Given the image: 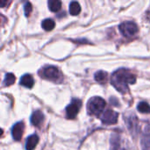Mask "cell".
I'll return each mask as SVG.
<instances>
[{
	"mask_svg": "<svg viewBox=\"0 0 150 150\" xmlns=\"http://www.w3.org/2000/svg\"><path fill=\"white\" fill-rule=\"evenodd\" d=\"M118 118H119V114L116 112L111 109H108L105 112L102 113L101 121L105 125H114L117 123Z\"/></svg>",
	"mask_w": 150,
	"mask_h": 150,
	"instance_id": "8",
	"label": "cell"
},
{
	"mask_svg": "<svg viewBox=\"0 0 150 150\" xmlns=\"http://www.w3.org/2000/svg\"><path fill=\"white\" fill-rule=\"evenodd\" d=\"M11 4V1H4V0H0V8H4L8 6Z\"/></svg>",
	"mask_w": 150,
	"mask_h": 150,
	"instance_id": "21",
	"label": "cell"
},
{
	"mask_svg": "<svg viewBox=\"0 0 150 150\" xmlns=\"http://www.w3.org/2000/svg\"><path fill=\"white\" fill-rule=\"evenodd\" d=\"M106 103L100 97H94L91 98L87 104V111L90 115L99 116L103 113L104 109L105 108Z\"/></svg>",
	"mask_w": 150,
	"mask_h": 150,
	"instance_id": "3",
	"label": "cell"
},
{
	"mask_svg": "<svg viewBox=\"0 0 150 150\" xmlns=\"http://www.w3.org/2000/svg\"><path fill=\"white\" fill-rule=\"evenodd\" d=\"M136 82V76L126 69L115 71L111 77V83L120 93H127L129 90L128 84H134Z\"/></svg>",
	"mask_w": 150,
	"mask_h": 150,
	"instance_id": "1",
	"label": "cell"
},
{
	"mask_svg": "<svg viewBox=\"0 0 150 150\" xmlns=\"http://www.w3.org/2000/svg\"><path fill=\"white\" fill-rule=\"evenodd\" d=\"M39 142V136L37 134H32L26 139L25 142V149L33 150Z\"/></svg>",
	"mask_w": 150,
	"mask_h": 150,
	"instance_id": "12",
	"label": "cell"
},
{
	"mask_svg": "<svg viewBox=\"0 0 150 150\" xmlns=\"http://www.w3.org/2000/svg\"><path fill=\"white\" fill-rule=\"evenodd\" d=\"M24 129H25V125L22 121L16 123L12 128H11V135L13 137V139L15 141H20L24 133Z\"/></svg>",
	"mask_w": 150,
	"mask_h": 150,
	"instance_id": "9",
	"label": "cell"
},
{
	"mask_svg": "<svg viewBox=\"0 0 150 150\" xmlns=\"http://www.w3.org/2000/svg\"><path fill=\"white\" fill-rule=\"evenodd\" d=\"M16 81V77L13 74L11 73H8L6 74L5 77H4V83L5 86H10L11 84H13Z\"/></svg>",
	"mask_w": 150,
	"mask_h": 150,
	"instance_id": "19",
	"label": "cell"
},
{
	"mask_svg": "<svg viewBox=\"0 0 150 150\" xmlns=\"http://www.w3.org/2000/svg\"><path fill=\"white\" fill-rule=\"evenodd\" d=\"M44 120V114L42 113V112L40 111H35L30 119L31 124L34 127H40Z\"/></svg>",
	"mask_w": 150,
	"mask_h": 150,
	"instance_id": "11",
	"label": "cell"
},
{
	"mask_svg": "<svg viewBox=\"0 0 150 150\" xmlns=\"http://www.w3.org/2000/svg\"><path fill=\"white\" fill-rule=\"evenodd\" d=\"M3 134H4V131H3V129H1V128H0V137L3 135Z\"/></svg>",
	"mask_w": 150,
	"mask_h": 150,
	"instance_id": "22",
	"label": "cell"
},
{
	"mask_svg": "<svg viewBox=\"0 0 150 150\" xmlns=\"http://www.w3.org/2000/svg\"><path fill=\"white\" fill-rule=\"evenodd\" d=\"M125 123L127 125V127L132 136L134 138L137 137L138 132H139V124H138V119L137 117L131 113L127 116H125Z\"/></svg>",
	"mask_w": 150,
	"mask_h": 150,
	"instance_id": "5",
	"label": "cell"
},
{
	"mask_svg": "<svg viewBox=\"0 0 150 150\" xmlns=\"http://www.w3.org/2000/svg\"><path fill=\"white\" fill-rule=\"evenodd\" d=\"M94 78L99 83H105L108 79V73L104 70H99L95 73Z\"/></svg>",
	"mask_w": 150,
	"mask_h": 150,
	"instance_id": "14",
	"label": "cell"
},
{
	"mask_svg": "<svg viewBox=\"0 0 150 150\" xmlns=\"http://www.w3.org/2000/svg\"><path fill=\"white\" fill-rule=\"evenodd\" d=\"M120 32L126 38H131L134 36L138 32V25L133 21H125L119 26Z\"/></svg>",
	"mask_w": 150,
	"mask_h": 150,
	"instance_id": "4",
	"label": "cell"
},
{
	"mask_svg": "<svg viewBox=\"0 0 150 150\" xmlns=\"http://www.w3.org/2000/svg\"><path fill=\"white\" fill-rule=\"evenodd\" d=\"M81 11V6L80 4L74 1V2H71L70 4H69V13L72 15V16H76L80 13Z\"/></svg>",
	"mask_w": 150,
	"mask_h": 150,
	"instance_id": "16",
	"label": "cell"
},
{
	"mask_svg": "<svg viewBox=\"0 0 150 150\" xmlns=\"http://www.w3.org/2000/svg\"><path fill=\"white\" fill-rule=\"evenodd\" d=\"M137 109L142 113H150V105L147 102H141L139 103Z\"/></svg>",
	"mask_w": 150,
	"mask_h": 150,
	"instance_id": "18",
	"label": "cell"
},
{
	"mask_svg": "<svg viewBox=\"0 0 150 150\" xmlns=\"http://www.w3.org/2000/svg\"><path fill=\"white\" fill-rule=\"evenodd\" d=\"M1 18H4L3 16H1V15H0V25H1Z\"/></svg>",
	"mask_w": 150,
	"mask_h": 150,
	"instance_id": "23",
	"label": "cell"
},
{
	"mask_svg": "<svg viewBox=\"0 0 150 150\" xmlns=\"http://www.w3.org/2000/svg\"><path fill=\"white\" fill-rule=\"evenodd\" d=\"M48 8L53 12H57L62 8V2L59 0H49L48 1Z\"/></svg>",
	"mask_w": 150,
	"mask_h": 150,
	"instance_id": "15",
	"label": "cell"
},
{
	"mask_svg": "<svg viewBox=\"0 0 150 150\" xmlns=\"http://www.w3.org/2000/svg\"><path fill=\"white\" fill-rule=\"evenodd\" d=\"M40 76L47 80L54 83H61L62 81V74L58 68L54 66H46L40 71Z\"/></svg>",
	"mask_w": 150,
	"mask_h": 150,
	"instance_id": "2",
	"label": "cell"
},
{
	"mask_svg": "<svg viewBox=\"0 0 150 150\" xmlns=\"http://www.w3.org/2000/svg\"><path fill=\"white\" fill-rule=\"evenodd\" d=\"M19 83L22 86H24V87H26L28 89H31V88H33V86L34 84V80H33V76L30 74H25V75H24L20 78Z\"/></svg>",
	"mask_w": 150,
	"mask_h": 150,
	"instance_id": "13",
	"label": "cell"
},
{
	"mask_svg": "<svg viewBox=\"0 0 150 150\" xmlns=\"http://www.w3.org/2000/svg\"><path fill=\"white\" fill-rule=\"evenodd\" d=\"M41 25H42V28L45 31H52L55 26V23L51 18H46V19H44L42 21Z\"/></svg>",
	"mask_w": 150,
	"mask_h": 150,
	"instance_id": "17",
	"label": "cell"
},
{
	"mask_svg": "<svg viewBox=\"0 0 150 150\" xmlns=\"http://www.w3.org/2000/svg\"><path fill=\"white\" fill-rule=\"evenodd\" d=\"M110 150H124L121 144V138L117 134H112L110 142Z\"/></svg>",
	"mask_w": 150,
	"mask_h": 150,
	"instance_id": "10",
	"label": "cell"
},
{
	"mask_svg": "<svg viewBox=\"0 0 150 150\" xmlns=\"http://www.w3.org/2000/svg\"><path fill=\"white\" fill-rule=\"evenodd\" d=\"M82 105V102L79 99H73L71 101V103L67 106L66 108V114H67V118L69 120L75 119L76 117V115L79 112V110L81 108Z\"/></svg>",
	"mask_w": 150,
	"mask_h": 150,
	"instance_id": "7",
	"label": "cell"
},
{
	"mask_svg": "<svg viewBox=\"0 0 150 150\" xmlns=\"http://www.w3.org/2000/svg\"><path fill=\"white\" fill-rule=\"evenodd\" d=\"M142 150H150V123L145 121L142 128Z\"/></svg>",
	"mask_w": 150,
	"mask_h": 150,
	"instance_id": "6",
	"label": "cell"
},
{
	"mask_svg": "<svg viewBox=\"0 0 150 150\" xmlns=\"http://www.w3.org/2000/svg\"><path fill=\"white\" fill-rule=\"evenodd\" d=\"M24 11H25V15L26 17H28L30 15V13L32 12L33 11V7H32V4L30 2H26L25 4V6H24Z\"/></svg>",
	"mask_w": 150,
	"mask_h": 150,
	"instance_id": "20",
	"label": "cell"
}]
</instances>
